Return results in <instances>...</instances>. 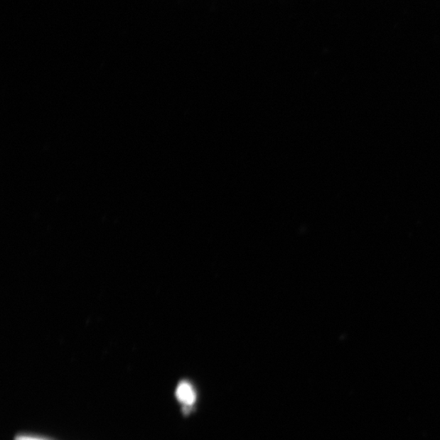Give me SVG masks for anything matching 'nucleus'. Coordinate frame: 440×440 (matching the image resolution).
Listing matches in <instances>:
<instances>
[{
	"label": "nucleus",
	"instance_id": "1",
	"mask_svg": "<svg viewBox=\"0 0 440 440\" xmlns=\"http://www.w3.org/2000/svg\"><path fill=\"white\" fill-rule=\"evenodd\" d=\"M176 395L181 402L188 406L192 405L196 399V394H195L193 388L191 384L186 382H181L178 387Z\"/></svg>",
	"mask_w": 440,
	"mask_h": 440
},
{
	"label": "nucleus",
	"instance_id": "2",
	"mask_svg": "<svg viewBox=\"0 0 440 440\" xmlns=\"http://www.w3.org/2000/svg\"><path fill=\"white\" fill-rule=\"evenodd\" d=\"M24 440H40V439H33V438H29L27 437L26 439H25Z\"/></svg>",
	"mask_w": 440,
	"mask_h": 440
}]
</instances>
